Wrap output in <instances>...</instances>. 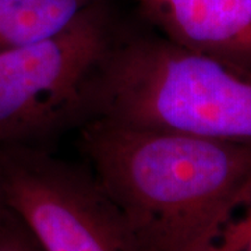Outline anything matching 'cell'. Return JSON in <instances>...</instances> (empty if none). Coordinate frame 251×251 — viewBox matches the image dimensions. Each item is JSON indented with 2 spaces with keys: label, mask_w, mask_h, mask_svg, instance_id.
I'll use <instances>...</instances> for the list:
<instances>
[{
  "label": "cell",
  "mask_w": 251,
  "mask_h": 251,
  "mask_svg": "<svg viewBox=\"0 0 251 251\" xmlns=\"http://www.w3.org/2000/svg\"><path fill=\"white\" fill-rule=\"evenodd\" d=\"M87 166L140 251H202L251 188V145L91 119Z\"/></svg>",
  "instance_id": "cell-1"
},
{
  "label": "cell",
  "mask_w": 251,
  "mask_h": 251,
  "mask_svg": "<svg viewBox=\"0 0 251 251\" xmlns=\"http://www.w3.org/2000/svg\"><path fill=\"white\" fill-rule=\"evenodd\" d=\"M91 119L251 145V72L159 34L119 36L94 84Z\"/></svg>",
  "instance_id": "cell-2"
},
{
  "label": "cell",
  "mask_w": 251,
  "mask_h": 251,
  "mask_svg": "<svg viewBox=\"0 0 251 251\" xmlns=\"http://www.w3.org/2000/svg\"><path fill=\"white\" fill-rule=\"evenodd\" d=\"M119 35L102 1L62 31L0 53V150L46 148L88 120L92 88Z\"/></svg>",
  "instance_id": "cell-3"
},
{
  "label": "cell",
  "mask_w": 251,
  "mask_h": 251,
  "mask_svg": "<svg viewBox=\"0 0 251 251\" xmlns=\"http://www.w3.org/2000/svg\"><path fill=\"white\" fill-rule=\"evenodd\" d=\"M0 200L42 251H140L122 211L88 166L48 148L0 150Z\"/></svg>",
  "instance_id": "cell-4"
},
{
  "label": "cell",
  "mask_w": 251,
  "mask_h": 251,
  "mask_svg": "<svg viewBox=\"0 0 251 251\" xmlns=\"http://www.w3.org/2000/svg\"><path fill=\"white\" fill-rule=\"evenodd\" d=\"M158 34L251 72V0H134Z\"/></svg>",
  "instance_id": "cell-5"
},
{
  "label": "cell",
  "mask_w": 251,
  "mask_h": 251,
  "mask_svg": "<svg viewBox=\"0 0 251 251\" xmlns=\"http://www.w3.org/2000/svg\"><path fill=\"white\" fill-rule=\"evenodd\" d=\"M102 0H0V53L62 31Z\"/></svg>",
  "instance_id": "cell-6"
},
{
  "label": "cell",
  "mask_w": 251,
  "mask_h": 251,
  "mask_svg": "<svg viewBox=\"0 0 251 251\" xmlns=\"http://www.w3.org/2000/svg\"><path fill=\"white\" fill-rule=\"evenodd\" d=\"M202 251H251V188Z\"/></svg>",
  "instance_id": "cell-7"
},
{
  "label": "cell",
  "mask_w": 251,
  "mask_h": 251,
  "mask_svg": "<svg viewBox=\"0 0 251 251\" xmlns=\"http://www.w3.org/2000/svg\"><path fill=\"white\" fill-rule=\"evenodd\" d=\"M0 251H42L27 226L3 202L0 206Z\"/></svg>",
  "instance_id": "cell-8"
},
{
  "label": "cell",
  "mask_w": 251,
  "mask_h": 251,
  "mask_svg": "<svg viewBox=\"0 0 251 251\" xmlns=\"http://www.w3.org/2000/svg\"><path fill=\"white\" fill-rule=\"evenodd\" d=\"M0 206H1V200H0Z\"/></svg>",
  "instance_id": "cell-9"
}]
</instances>
